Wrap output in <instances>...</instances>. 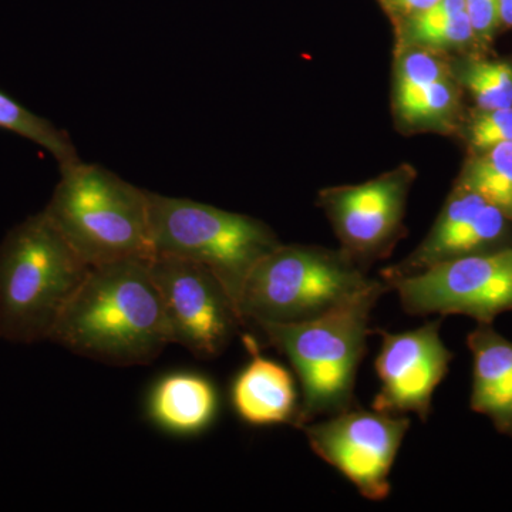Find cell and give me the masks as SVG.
<instances>
[{"label":"cell","instance_id":"6da1fadb","mask_svg":"<svg viewBox=\"0 0 512 512\" xmlns=\"http://www.w3.org/2000/svg\"><path fill=\"white\" fill-rule=\"evenodd\" d=\"M150 259L92 266L57 320L50 342L110 366L156 360L171 342Z\"/></svg>","mask_w":512,"mask_h":512},{"label":"cell","instance_id":"7a4b0ae2","mask_svg":"<svg viewBox=\"0 0 512 512\" xmlns=\"http://www.w3.org/2000/svg\"><path fill=\"white\" fill-rule=\"evenodd\" d=\"M389 291L386 282L372 279L349 301L318 318L258 326L289 360L301 383L298 429L355 407L357 370L373 333L372 312Z\"/></svg>","mask_w":512,"mask_h":512},{"label":"cell","instance_id":"3957f363","mask_svg":"<svg viewBox=\"0 0 512 512\" xmlns=\"http://www.w3.org/2000/svg\"><path fill=\"white\" fill-rule=\"evenodd\" d=\"M90 268L45 211L10 229L0 242V339L49 340Z\"/></svg>","mask_w":512,"mask_h":512},{"label":"cell","instance_id":"277c9868","mask_svg":"<svg viewBox=\"0 0 512 512\" xmlns=\"http://www.w3.org/2000/svg\"><path fill=\"white\" fill-rule=\"evenodd\" d=\"M45 214L89 266L153 258L148 191L99 164L60 167Z\"/></svg>","mask_w":512,"mask_h":512},{"label":"cell","instance_id":"5b68a950","mask_svg":"<svg viewBox=\"0 0 512 512\" xmlns=\"http://www.w3.org/2000/svg\"><path fill=\"white\" fill-rule=\"evenodd\" d=\"M148 217L154 256L207 266L238 311L252 269L281 245L264 222L188 198L148 191Z\"/></svg>","mask_w":512,"mask_h":512},{"label":"cell","instance_id":"8992f818","mask_svg":"<svg viewBox=\"0 0 512 512\" xmlns=\"http://www.w3.org/2000/svg\"><path fill=\"white\" fill-rule=\"evenodd\" d=\"M370 282L349 256L279 245L249 274L239 313L245 325L306 322L349 301Z\"/></svg>","mask_w":512,"mask_h":512},{"label":"cell","instance_id":"52a82bcc","mask_svg":"<svg viewBox=\"0 0 512 512\" xmlns=\"http://www.w3.org/2000/svg\"><path fill=\"white\" fill-rule=\"evenodd\" d=\"M386 285L407 315H464L493 325L512 311V245L441 262Z\"/></svg>","mask_w":512,"mask_h":512},{"label":"cell","instance_id":"ba28073f","mask_svg":"<svg viewBox=\"0 0 512 512\" xmlns=\"http://www.w3.org/2000/svg\"><path fill=\"white\" fill-rule=\"evenodd\" d=\"M150 271L170 342L198 359L221 356L245 323L220 279L207 266L173 256H153Z\"/></svg>","mask_w":512,"mask_h":512},{"label":"cell","instance_id":"9c48e42d","mask_svg":"<svg viewBox=\"0 0 512 512\" xmlns=\"http://www.w3.org/2000/svg\"><path fill=\"white\" fill-rule=\"evenodd\" d=\"M410 423L403 414L352 407L302 429L313 453L348 478L362 497L383 501L392 491L390 471Z\"/></svg>","mask_w":512,"mask_h":512},{"label":"cell","instance_id":"30bf717a","mask_svg":"<svg viewBox=\"0 0 512 512\" xmlns=\"http://www.w3.org/2000/svg\"><path fill=\"white\" fill-rule=\"evenodd\" d=\"M443 319L402 333L373 329L382 338L376 357L380 389L372 409L379 413H414L427 421L437 386L447 376L454 355L440 336Z\"/></svg>","mask_w":512,"mask_h":512},{"label":"cell","instance_id":"8fae6325","mask_svg":"<svg viewBox=\"0 0 512 512\" xmlns=\"http://www.w3.org/2000/svg\"><path fill=\"white\" fill-rule=\"evenodd\" d=\"M510 222L476 192L458 188L420 247L402 264L384 269L382 281L416 275L451 259L504 248L501 242L510 232Z\"/></svg>","mask_w":512,"mask_h":512},{"label":"cell","instance_id":"7c38bea8","mask_svg":"<svg viewBox=\"0 0 512 512\" xmlns=\"http://www.w3.org/2000/svg\"><path fill=\"white\" fill-rule=\"evenodd\" d=\"M406 194L403 175H386L323 195V205L350 259L365 261L389 251L402 231Z\"/></svg>","mask_w":512,"mask_h":512},{"label":"cell","instance_id":"4fadbf2b","mask_svg":"<svg viewBox=\"0 0 512 512\" xmlns=\"http://www.w3.org/2000/svg\"><path fill=\"white\" fill-rule=\"evenodd\" d=\"M251 363L232 387V402L242 420L252 426L292 424L298 427L299 400L295 380L288 369L259 355L258 343L245 338Z\"/></svg>","mask_w":512,"mask_h":512},{"label":"cell","instance_id":"5bb4252c","mask_svg":"<svg viewBox=\"0 0 512 512\" xmlns=\"http://www.w3.org/2000/svg\"><path fill=\"white\" fill-rule=\"evenodd\" d=\"M473 353L470 407L491 420L498 433L512 439V342L493 328L478 323L467 336Z\"/></svg>","mask_w":512,"mask_h":512},{"label":"cell","instance_id":"9a60e30c","mask_svg":"<svg viewBox=\"0 0 512 512\" xmlns=\"http://www.w3.org/2000/svg\"><path fill=\"white\" fill-rule=\"evenodd\" d=\"M396 97L400 114L409 121L444 116L454 99L443 64L421 50L407 53L400 62Z\"/></svg>","mask_w":512,"mask_h":512},{"label":"cell","instance_id":"2e32d148","mask_svg":"<svg viewBox=\"0 0 512 512\" xmlns=\"http://www.w3.org/2000/svg\"><path fill=\"white\" fill-rule=\"evenodd\" d=\"M217 410V393L194 375L165 377L151 396V414L165 429L192 433L207 427Z\"/></svg>","mask_w":512,"mask_h":512},{"label":"cell","instance_id":"e0dca14e","mask_svg":"<svg viewBox=\"0 0 512 512\" xmlns=\"http://www.w3.org/2000/svg\"><path fill=\"white\" fill-rule=\"evenodd\" d=\"M0 128L45 148L60 167L80 161L79 153L66 131L60 130L45 117L32 113L3 92H0Z\"/></svg>","mask_w":512,"mask_h":512},{"label":"cell","instance_id":"ac0fdd59","mask_svg":"<svg viewBox=\"0 0 512 512\" xmlns=\"http://www.w3.org/2000/svg\"><path fill=\"white\" fill-rule=\"evenodd\" d=\"M460 188L476 192L512 222V141L483 151L468 165Z\"/></svg>","mask_w":512,"mask_h":512},{"label":"cell","instance_id":"d6986e66","mask_svg":"<svg viewBox=\"0 0 512 512\" xmlns=\"http://www.w3.org/2000/svg\"><path fill=\"white\" fill-rule=\"evenodd\" d=\"M463 83L483 111L512 107V67L508 63H470L463 70Z\"/></svg>","mask_w":512,"mask_h":512},{"label":"cell","instance_id":"ffe728a7","mask_svg":"<svg viewBox=\"0 0 512 512\" xmlns=\"http://www.w3.org/2000/svg\"><path fill=\"white\" fill-rule=\"evenodd\" d=\"M406 37L416 45L433 47L463 46L474 37L467 13L443 19H426L412 15L406 25Z\"/></svg>","mask_w":512,"mask_h":512},{"label":"cell","instance_id":"44dd1931","mask_svg":"<svg viewBox=\"0 0 512 512\" xmlns=\"http://www.w3.org/2000/svg\"><path fill=\"white\" fill-rule=\"evenodd\" d=\"M512 141V107L484 111L471 126V144L487 151L501 143Z\"/></svg>","mask_w":512,"mask_h":512},{"label":"cell","instance_id":"7402d4cb","mask_svg":"<svg viewBox=\"0 0 512 512\" xmlns=\"http://www.w3.org/2000/svg\"><path fill=\"white\" fill-rule=\"evenodd\" d=\"M474 36L488 39L500 23V0H464Z\"/></svg>","mask_w":512,"mask_h":512},{"label":"cell","instance_id":"603a6c76","mask_svg":"<svg viewBox=\"0 0 512 512\" xmlns=\"http://www.w3.org/2000/svg\"><path fill=\"white\" fill-rule=\"evenodd\" d=\"M390 6L406 15L412 16L416 13L424 12L436 5L439 0H387Z\"/></svg>","mask_w":512,"mask_h":512},{"label":"cell","instance_id":"cb8c5ba5","mask_svg":"<svg viewBox=\"0 0 512 512\" xmlns=\"http://www.w3.org/2000/svg\"><path fill=\"white\" fill-rule=\"evenodd\" d=\"M500 22L512 26V0H500Z\"/></svg>","mask_w":512,"mask_h":512}]
</instances>
